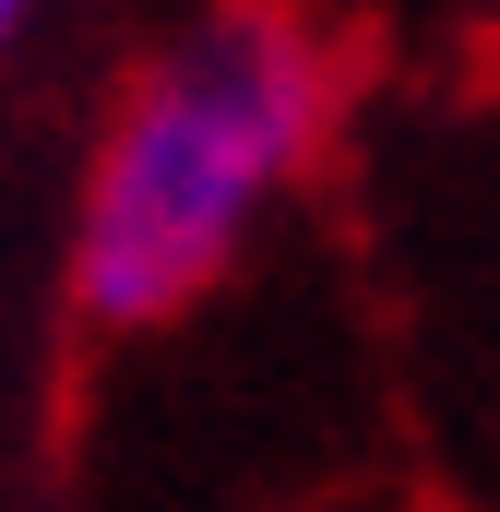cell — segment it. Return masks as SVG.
Masks as SVG:
<instances>
[{
  "mask_svg": "<svg viewBox=\"0 0 500 512\" xmlns=\"http://www.w3.org/2000/svg\"><path fill=\"white\" fill-rule=\"evenodd\" d=\"M334 120V72L322 36L274 0H227L215 24H191L84 167V215H72V310L96 334H155L179 322L262 203L310 167V143Z\"/></svg>",
  "mask_w": 500,
  "mask_h": 512,
  "instance_id": "1",
  "label": "cell"
},
{
  "mask_svg": "<svg viewBox=\"0 0 500 512\" xmlns=\"http://www.w3.org/2000/svg\"><path fill=\"white\" fill-rule=\"evenodd\" d=\"M24 24H36V0H0V60L24 48Z\"/></svg>",
  "mask_w": 500,
  "mask_h": 512,
  "instance_id": "2",
  "label": "cell"
}]
</instances>
